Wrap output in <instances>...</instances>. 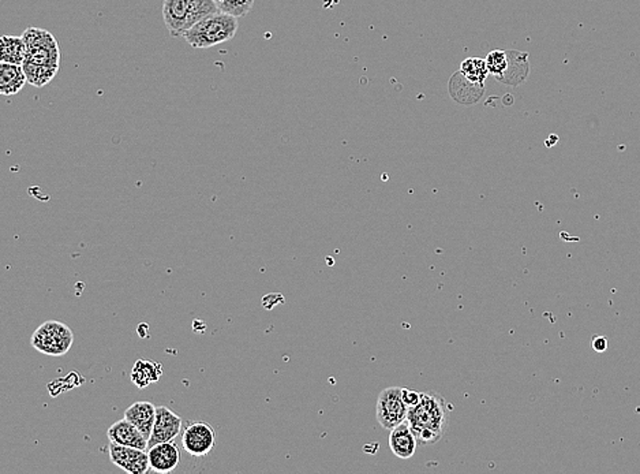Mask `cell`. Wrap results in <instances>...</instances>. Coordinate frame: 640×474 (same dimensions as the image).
<instances>
[{"mask_svg": "<svg viewBox=\"0 0 640 474\" xmlns=\"http://www.w3.org/2000/svg\"><path fill=\"white\" fill-rule=\"evenodd\" d=\"M448 405L437 392H422L420 403L409 409L407 424L420 446H432L441 440L447 428Z\"/></svg>", "mask_w": 640, "mask_h": 474, "instance_id": "1", "label": "cell"}, {"mask_svg": "<svg viewBox=\"0 0 640 474\" xmlns=\"http://www.w3.org/2000/svg\"><path fill=\"white\" fill-rule=\"evenodd\" d=\"M220 12L215 0H164L163 20L172 37H183L197 23Z\"/></svg>", "mask_w": 640, "mask_h": 474, "instance_id": "2", "label": "cell"}, {"mask_svg": "<svg viewBox=\"0 0 640 474\" xmlns=\"http://www.w3.org/2000/svg\"><path fill=\"white\" fill-rule=\"evenodd\" d=\"M238 28L239 24L237 17L218 12L197 23L193 28L183 34V39L191 47L205 50V48L231 42L237 34Z\"/></svg>", "mask_w": 640, "mask_h": 474, "instance_id": "3", "label": "cell"}, {"mask_svg": "<svg viewBox=\"0 0 640 474\" xmlns=\"http://www.w3.org/2000/svg\"><path fill=\"white\" fill-rule=\"evenodd\" d=\"M23 39L26 44V59L24 64L48 67L59 72L61 50L53 34L44 29L31 26L24 32Z\"/></svg>", "mask_w": 640, "mask_h": 474, "instance_id": "4", "label": "cell"}, {"mask_svg": "<svg viewBox=\"0 0 640 474\" xmlns=\"http://www.w3.org/2000/svg\"><path fill=\"white\" fill-rule=\"evenodd\" d=\"M74 342V334L66 324L55 320L45 322L34 331L32 346L47 355H63Z\"/></svg>", "mask_w": 640, "mask_h": 474, "instance_id": "5", "label": "cell"}, {"mask_svg": "<svg viewBox=\"0 0 640 474\" xmlns=\"http://www.w3.org/2000/svg\"><path fill=\"white\" fill-rule=\"evenodd\" d=\"M409 408L404 403L402 389L390 387L381 392L375 406V417L383 430H393L407 420Z\"/></svg>", "mask_w": 640, "mask_h": 474, "instance_id": "6", "label": "cell"}, {"mask_svg": "<svg viewBox=\"0 0 640 474\" xmlns=\"http://www.w3.org/2000/svg\"><path fill=\"white\" fill-rule=\"evenodd\" d=\"M110 458L116 468L129 474H147L152 470L150 455L145 450L121 446L110 441Z\"/></svg>", "mask_w": 640, "mask_h": 474, "instance_id": "7", "label": "cell"}, {"mask_svg": "<svg viewBox=\"0 0 640 474\" xmlns=\"http://www.w3.org/2000/svg\"><path fill=\"white\" fill-rule=\"evenodd\" d=\"M215 443V430L208 422H193L183 432V449L191 457H205L212 451Z\"/></svg>", "mask_w": 640, "mask_h": 474, "instance_id": "8", "label": "cell"}, {"mask_svg": "<svg viewBox=\"0 0 640 474\" xmlns=\"http://www.w3.org/2000/svg\"><path fill=\"white\" fill-rule=\"evenodd\" d=\"M182 419L167 406L156 408V420L153 424L152 435L150 438V447L163 441H172L182 430Z\"/></svg>", "mask_w": 640, "mask_h": 474, "instance_id": "9", "label": "cell"}, {"mask_svg": "<svg viewBox=\"0 0 640 474\" xmlns=\"http://www.w3.org/2000/svg\"><path fill=\"white\" fill-rule=\"evenodd\" d=\"M108 440L112 443L121 444V446L134 447V449L147 450L150 449V440L142 435L141 430L129 421L123 419L111 425L107 430Z\"/></svg>", "mask_w": 640, "mask_h": 474, "instance_id": "10", "label": "cell"}, {"mask_svg": "<svg viewBox=\"0 0 640 474\" xmlns=\"http://www.w3.org/2000/svg\"><path fill=\"white\" fill-rule=\"evenodd\" d=\"M150 469L156 473H171L180 462V452L174 441H163L148 450Z\"/></svg>", "mask_w": 640, "mask_h": 474, "instance_id": "11", "label": "cell"}, {"mask_svg": "<svg viewBox=\"0 0 640 474\" xmlns=\"http://www.w3.org/2000/svg\"><path fill=\"white\" fill-rule=\"evenodd\" d=\"M420 444L406 421L391 430L390 447L395 457L410 459L414 457Z\"/></svg>", "mask_w": 640, "mask_h": 474, "instance_id": "12", "label": "cell"}, {"mask_svg": "<svg viewBox=\"0 0 640 474\" xmlns=\"http://www.w3.org/2000/svg\"><path fill=\"white\" fill-rule=\"evenodd\" d=\"M483 83L470 80L461 72L456 73L450 81V92L452 98L461 104H472L480 101L483 94Z\"/></svg>", "mask_w": 640, "mask_h": 474, "instance_id": "13", "label": "cell"}, {"mask_svg": "<svg viewBox=\"0 0 640 474\" xmlns=\"http://www.w3.org/2000/svg\"><path fill=\"white\" fill-rule=\"evenodd\" d=\"M124 419L133 422L142 435L150 440L156 420V406L150 402H136L124 411Z\"/></svg>", "mask_w": 640, "mask_h": 474, "instance_id": "14", "label": "cell"}, {"mask_svg": "<svg viewBox=\"0 0 640 474\" xmlns=\"http://www.w3.org/2000/svg\"><path fill=\"white\" fill-rule=\"evenodd\" d=\"M28 82L25 70L21 64L5 63L0 64V93L5 96H13L23 91L25 83Z\"/></svg>", "mask_w": 640, "mask_h": 474, "instance_id": "15", "label": "cell"}, {"mask_svg": "<svg viewBox=\"0 0 640 474\" xmlns=\"http://www.w3.org/2000/svg\"><path fill=\"white\" fill-rule=\"evenodd\" d=\"M508 56H509V63H508L507 72L499 78V81L508 83V85H518V83L523 82L530 73L528 55L525 53H518V51H508Z\"/></svg>", "mask_w": 640, "mask_h": 474, "instance_id": "16", "label": "cell"}, {"mask_svg": "<svg viewBox=\"0 0 640 474\" xmlns=\"http://www.w3.org/2000/svg\"><path fill=\"white\" fill-rule=\"evenodd\" d=\"M163 374L160 363L152 361L140 360L131 371V381L139 389L144 390L156 383Z\"/></svg>", "mask_w": 640, "mask_h": 474, "instance_id": "17", "label": "cell"}, {"mask_svg": "<svg viewBox=\"0 0 640 474\" xmlns=\"http://www.w3.org/2000/svg\"><path fill=\"white\" fill-rule=\"evenodd\" d=\"M2 62L5 63L21 64L26 59V44L23 36L2 37Z\"/></svg>", "mask_w": 640, "mask_h": 474, "instance_id": "18", "label": "cell"}, {"mask_svg": "<svg viewBox=\"0 0 640 474\" xmlns=\"http://www.w3.org/2000/svg\"><path fill=\"white\" fill-rule=\"evenodd\" d=\"M218 10L234 17H246L253 9L256 0H215Z\"/></svg>", "mask_w": 640, "mask_h": 474, "instance_id": "19", "label": "cell"}, {"mask_svg": "<svg viewBox=\"0 0 640 474\" xmlns=\"http://www.w3.org/2000/svg\"><path fill=\"white\" fill-rule=\"evenodd\" d=\"M461 72L475 82L483 83L489 74L488 64L486 61L480 58H470L461 63Z\"/></svg>", "mask_w": 640, "mask_h": 474, "instance_id": "20", "label": "cell"}, {"mask_svg": "<svg viewBox=\"0 0 640 474\" xmlns=\"http://www.w3.org/2000/svg\"><path fill=\"white\" fill-rule=\"evenodd\" d=\"M508 63H509L508 51H491L488 58H486L489 73L493 74L499 81L504 75V73L507 72Z\"/></svg>", "mask_w": 640, "mask_h": 474, "instance_id": "21", "label": "cell"}, {"mask_svg": "<svg viewBox=\"0 0 640 474\" xmlns=\"http://www.w3.org/2000/svg\"><path fill=\"white\" fill-rule=\"evenodd\" d=\"M402 394H403L404 403L409 409L417 406L420 403L421 397H422V392H412V390L409 389H402Z\"/></svg>", "mask_w": 640, "mask_h": 474, "instance_id": "22", "label": "cell"}, {"mask_svg": "<svg viewBox=\"0 0 640 474\" xmlns=\"http://www.w3.org/2000/svg\"><path fill=\"white\" fill-rule=\"evenodd\" d=\"M591 347L596 353L606 352L607 347H609V341L605 336H594L593 341H591Z\"/></svg>", "mask_w": 640, "mask_h": 474, "instance_id": "23", "label": "cell"}]
</instances>
